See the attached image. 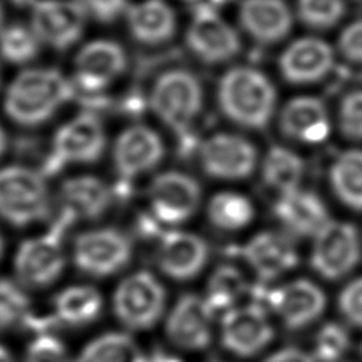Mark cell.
Instances as JSON below:
<instances>
[{
  "label": "cell",
  "instance_id": "d6986e66",
  "mask_svg": "<svg viewBox=\"0 0 362 362\" xmlns=\"http://www.w3.org/2000/svg\"><path fill=\"white\" fill-rule=\"evenodd\" d=\"M243 257L262 281H274L299 264L293 237L275 230L261 232L251 238L245 245Z\"/></svg>",
  "mask_w": 362,
  "mask_h": 362
},
{
  "label": "cell",
  "instance_id": "277c9868",
  "mask_svg": "<svg viewBox=\"0 0 362 362\" xmlns=\"http://www.w3.org/2000/svg\"><path fill=\"white\" fill-rule=\"evenodd\" d=\"M257 305L270 310L288 329H303L320 318L326 308V294L318 284L299 278L280 286L251 289Z\"/></svg>",
  "mask_w": 362,
  "mask_h": 362
},
{
  "label": "cell",
  "instance_id": "603a6c76",
  "mask_svg": "<svg viewBox=\"0 0 362 362\" xmlns=\"http://www.w3.org/2000/svg\"><path fill=\"white\" fill-rule=\"evenodd\" d=\"M238 18L245 32L264 45L283 40L293 28V13L284 0H243Z\"/></svg>",
  "mask_w": 362,
  "mask_h": 362
},
{
  "label": "cell",
  "instance_id": "9c48e42d",
  "mask_svg": "<svg viewBox=\"0 0 362 362\" xmlns=\"http://www.w3.org/2000/svg\"><path fill=\"white\" fill-rule=\"evenodd\" d=\"M148 199L159 223L178 226L196 215L202 200V187L186 173L164 172L151 181Z\"/></svg>",
  "mask_w": 362,
  "mask_h": 362
},
{
  "label": "cell",
  "instance_id": "e575fe53",
  "mask_svg": "<svg viewBox=\"0 0 362 362\" xmlns=\"http://www.w3.org/2000/svg\"><path fill=\"white\" fill-rule=\"evenodd\" d=\"M297 15L313 29H331L345 15V0H299Z\"/></svg>",
  "mask_w": 362,
  "mask_h": 362
},
{
  "label": "cell",
  "instance_id": "d6a6232c",
  "mask_svg": "<svg viewBox=\"0 0 362 362\" xmlns=\"http://www.w3.org/2000/svg\"><path fill=\"white\" fill-rule=\"evenodd\" d=\"M42 42L25 24H8L0 30V56L10 64H28L40 53Z\"/></svg>",
  "mask_w": 362,
  "mask_h": 362
},
{
  "label": "cell",
  "instance_id": "ba28073f",
  "mask_svg": "<svg viewBox=\"0 0 362 362\" xmlns=\"http://www.w3.org/2000/svg\"><path fill=\"white\" fill-rule=\"evenodd\" d=\"M132 257V243L116 229H95L81 234L74 245V262L83 274L110 276L124 269Z\"/></svg>",
  "mask_w": 362,
  "mask_h": 362
},
{
  "label": "cell",
  "instance_id": "d590c367",
  "mask_svg": "<svg viewBox=\"0 0 362 362\" xmlns=\"http://www.w3.org/2000/svg\"><path fill=\"white\" fill-rule=\"evenodd\" d=\"M30 300L16 283L0 280V327H11L29 321Z\"/></svg>",
  "mask_w": 362,
  "mask_h": 362
},
{
  "label": "cell",
  "instance_id": "7dc6e473",
  "mask_svg": "<svg viewBox=\"0 0 362 362\" xmlns=\"http://www.w3.org/2000/svg\"><path fill=\"white\" fill-rule=\"evenodd\" d=\"M2 251H4V243H2V237H0V256H2Z\"/></svg>",
  "mask_w": 362,
  "mask_h": 362
},
{
  "label": "cell",
  "instance_id": "60d3db41",
  "mask_svg": "<svg viewBox=\"0 0 362 362\" xmlns=\"http://www.w3.org/2000/svg\"><path fill=\"white\" fill-rule=\"evenodd\" d=\"M341 56L354 64H362V19L346 25L339 38Z\"/></svg>",
  "mask_w": 362,
  "mask_h": 362
},
{
  "label": "cell",
  "instance_id": "bcb514c9",
  "mask_svg": "<svg viewBox=\"0 0 362 362\" xmlns=\"http://www.w3.org/2000/svg\"><path fill=\"white\" fill-rule=\"evenodd\" d=\"M2 28H4V8L2 5H0V30H2Z\"/></svg>",
  "mask_w": 362,
  "mask_h": 362
},
{
  "label": "cell",
  "instance_id": "6da1fadb",
  "mask_svg": "<svg viewBox=\"0 0 362 362\" xmlns=\"http://www.w3.org/2000/svg\"><path fill=\"white\" fill-rule=\"evenodd\" d=\"M74 95L70 81L56 69H28L6 89L4 108L21 126H40Z\"/></svg>",
  "mask_w": 362,
  "mask_h": 362
},
{
  "label": "cell",
  "instance_id": "3957f363",
  "mask_svg": "<svg viewBox=\"0 0 362 362\" xmlns=\"http://www.w3.org/2000/svg\"><path fill=\"white\" fill-rule=\"evenodd\" d=\"M49 215V191L42 173L23 165L0 170V218L18 228Z\"/></svg>",
  "mask_w": 362,
  "mask_h": 362
},
{
  "label": "cell",
  "instance_id": "44dd1931",
  "mask_svg": "<svg viewBox=\"0 0 362 362\" xmlns=\"http://www.w3.org/2000/svg\"><path fill=\"white\" fill-rule=\"evenodd\" d=\"M274 213L291 237H315L331 221L321 197L300 187L281 194L274 206Z\"/></svg>",
  "mask_w": 362,
  "mask_h": 362
},
{
  "label": "cell",
  "instance_id": "f546056e",
  "mask_svg": "<svg viewBox=\"0 0 362 362\" xmlns=\"http://www.w3.org/2000/svg\"><path fill=\"white\" fill-rule=\"evenodd\" d=\"M255 206L248 197L237 192H219L209 204V219L218 229L240 230L253 221Z\"/></svg>",
  "mask_w": 362,
  "mask_h": 362
},
{
  "label": "cell",
  "instance_id": "1f68e13d",
  "mask_svg": "<svg viewBox=\"0 0 362 362\" xmlns=\"http://www.w3.org/2000/svg\"><path fill=\"white\" fill-rule=\"evenodd\" d=\"M248 291V284L242 272L234 266L218 267L209 281L205 300L215 312H229Z\"/></svg>",
  "mask_w": 362,
  "mask_h": 362
},
{
  "label": "cell",
  "instance_id": "30bf717a",
  "mask_svg": "<svg viewBox=\"0 0 362 362\" xmlns=\"http://www.w3.org/2000/svg\"><path fill=\"white\" fill-rule=\"evenodd\" d=\"M186 43L192 54L206 64L228 62L242 49L237 30L211 6H199L196 10L186 30Z\"/></svg>",
  "mask_w": 362,
  "mask_h": 362
},
{
  "label": "cell",
  "instance_id": "cb8c5ba5",
  "mask_svg": "<svg viewBox=\"0 0 362 362\" xmlns=\"http://www.w3.org/2000/svg\"><path fill=\"white\" fill-rule=\"evenodd\" d=\"M280 129L289 139L321 144L331 132L327 110L316 97H297L284 105L280 115Z\"/></svg>",
  "mask_w": 362,
  "mask_h": 362
},
{
  "label": "cell",
  "instance_id": "2e32d148",
  "mask_svg": "<svg viewBox=\"0 0 362 362\" xmlns=\"http://www.w3.org/2000/svg\"><path fill=\"white\" fill-rule=\"evenodd\" d=\"M107 145L105 129L94 115L83 113L69 121L54 135V164H90L102 158Z\"/></svg>",
  "mask_w": 362,
  "mask_h": 362
},
{
  "label": "cell",
  "instance_id": "d4e9b609",
  "mask_svg": "<svg viewBox=\"0 0 362 362\" xmlns=\"http://www.w3.org/2000/svg\"><path fill=\"white\" fill-rule=\"evenodd\" d=\"M129 32L141 45L158 47L172 40L177 30V16L165 0H141L127 6Z\"/></svg>",
  "mask_w": 362,
  "mask_h": 362
},
{
  "label": "cell",
  "instance_id": "83f0119b",
  "mask_svg": "<svg viewBox=\"0 0 362 362\" xmlns=\"http://www.w3.org/2000/svg\"><path fill=\"white\" fill-rule=\"evenodd\" d=\"M332 191L346 209L362 211V150H348L329 170Z\"/></svg>",
  "mask_w": 362,
  "mask_h": 362
},
{
  "label": "cell",
  "instance_id": "9a60e30c",
  "mask_svg": "<svg viewBox=\"0 0 362 362\" xmlns=\"http://www.w3.org/2000/svg\"><path fill=\"white\" fill-rule=\"evenodd\" d=\"M61 238L51 230L48 235L30 238L19 247L15 259L19 281L29 288H45L61 276L66 266Z\"/></svg>",
  "mask_w": 362,
  "mask_h": 362
},
{
  "label": "cell",
  "instance_id": "7a4b0ae2",
  "mask_svg": "<svg viewBox=\"0 0 362 362\" xmlns=\"http://www.w3.org/2000/svg\"><path fill=\"white\" fill-rule=\"evenodd\" d=\"M221 112L235 124L261 131L274 116L276 90L259 70L234 67L223 75L218 86Z\"/></svg>",
  "mask_w": 362,
  "mask_h": 362
},
{
  "label": "cell",
  "instance_id": "8d00e7d4",
  "mask_svg": "<svg viewBox=\"0 0 362 362\" xmlns=\"http://www.w3.org/2000/svg\"><path fill=\"white\" fill-rule=\"evenodd\" d=\"M339 126L344 137L362 140V90L348 93L340 103Z\"/></svg>",
  "mask_w": 362,
  "mask_h": 362
},
{
  "label": "cell",
  "instance_id": "c3c4849f",
  "mask_svg": "<svg viewBox=\"0 0 362 362\" xmlns=\"http://www.w3.org/2000/svg\"><path fill=\"white\" fill-rule=\"evenodd\" d=\"M187 2H199V0H187Z\"/></svg>",
  "mask_w": 362,
  "mask_h": 362
},
{
  "label": "cell",
  "instance_id": "5b68a950",
  "mask_svg": "<svg viewBox=\"0 0 362 362\" xmlns=\"http://www.w3.org/2000/svg\"><path fill=\"white\" fill-rule=\"evenodd\" d=\"M150 103L165 126L185 132L202 110L204 90L200 81L187 70H169L154 83Z\"/></svg>",
  "mask_w": 362,
  "mask_h": 362
},
{
  "label": "cell",
  "instance_id": "4dcf8cb0",
  "mask_svg": "<svg viewBox=\"0 0 362 362\" xmlns=\"http://www.w3.org/2000/svg\"><path fill=\"white\" fill-rule=\"evenodd\" d=\"M75 362H146V358L129 335L112 332L90 341Z\"/></svg>",
  "mask_w": 362,
  "mask_h": 362
},
{
  "label": "cell",
  "instance_id": "b9f144b4",
  "mask_svg": "<svg viewBox=\"0 0 362 362\" xmlns=\"http://www.w3.org/2000/svg\"><path fill=\"white\" fill-rule=\"evenodd\" d=\"M264 362H316L312 354L305 353L299 348H283L269 356Z\"/></svg>",
  "mask_w": 362,
  "mask_h": 362
},
{
  "label": "cell",
  "instance_id": "4316f807",
  "mask_svg": "<svg viewBox=\"0 0 362 362\" xmlns=\"http://www.w3.org/2000/svg\"><path fill=\"white\" fill-rule=\"evenodd\" d=\"M54 312L64 325L83 327L94 322L102 312V296L93 286H70L54 299Z\"/></svg>",
  "mask_w": 362,
  "mask_h": 362
},
{
  "label": "cell",
  "instance_id": "e0dca14e",
  "mask_svg": "<svg viewBox=\"0 0 362 362\" xmlns=\"http://www.w3.org/2000/svg\"><path fill=\"white\" fill-rule=\"evenodd\" d=\"M213 316L215 312L204 297L196 294L180 297L167 320V337L183 350H205L211 341Z\"/></svg>",
  "mask_w": 362,
  "mask_h": 362
},
{
  "label": "cell",
  "instance_id": "7bdbcfd3",
  "mask_svg": "<svg viewBox=\"0 0 362 362\" xmlns=\"http://www.w3.org/2000/svg\"><path fill=\"white\" fill-rule=\"evenodd\" d=\"M146 362H181L178 358L170 356V354L165 353H154L153 356L146 358Z\"/></svg>",
  "mask_w": 362,
  "mask_h": 362
},
{
  "label": "cell",
  "instance_id": "7402d4cb",
  "mask_svg": "<svg viewBox=\"0 0 362 362\" xmlns=\"http://www.w3.org/2000/svg\"><path fill=\"white\" fill-rule=\"evenodd\" d=\"M334 66V51L320 38H300L280 57L283 78L293 85H307L325 78Z\"/></svg>",
  "mask_w": 362,
  "mask_h": 362
},
{
  "label": "cell",
  "instance_id": "ac0fdd59",
  "mask_svg": "<svg viewBox=\"0 0 362 362\" xmlns=\"http://www.w3.org/2000/svg\"><path fill=\"white\" fill-rule=\"evenodd\" d=\"M164 153V141L156 131L148 126H132L116 140L113 163L121 177L134 178L153 170L163 160Z\"/></svg>",
  "mask_w": 362,
  "mask_h": 362
},
{
  "label": "cell",
  "instance_id": "f35d334b",
  "mask_svg": "<svg viewBox=\"0 0 362 362\" xmlns=\"http://www.w3.org/2000/svg\"><path fill=\"white\" fill-rule=\"evenodd\" d=\"M25 362H70L67 348L51 335H40L25 353Z\"/></svg>",
  "mask_w": 362,
  "mask_h": 362
},
{
  "label": "cell",
  "instance_id": "484cf974",
  "mask_svg": "<svg viewBox=\"0 0 362 362\" xmlns=\"http://www.w3.org/2000/svg\"><path fill=\"white\" fill-rule=\"evenodd\" d=\"M62 215L72 219H97L112 204V192L95 177H75L61 187Z\"/></svg>",
  "mask_w": 362,
  "mask_h": 362
},
{
  "label": "cell",
  "instance_id": "f6af8a7d",
  "mask_svg": "<svg viewBox=\"0 0 362 362\" xmlns=\"http://www.w3.org/2000/svg\"><path fill=\"white\" fill-rule=\"evenodd\" d=\"M6 150V134L2 129V126H0V156L5 153Z\"/></svg>",
  "mask_w": 362,
  "mask_h": 362
},
{
  "label": "cell",
  "instance_id": "8fae6325",
  "mask_svg": "<svg viewBox=\"0 0 362 362\" xmlns=\"http://www.w3.org/2000/svg\"><path fill=\"white\" fill-rule=\"evenodd\" d=\"M86 18V11L76 0H38L32 6L30 28L42 43L67 49L81 38Z\"/></svg>",
  "mask_w": 362,
  "mask_h": 362
},
{
  "label": "cell",
  "instance_id": "836d02e7",
  "mask_svg": "<svg viewBox=\"0 0 362 362\" xmlns=\"http://www.w3.org/2000/svg\"><path fill=\"white\" fill-rule=\"evenodd\" d=\"M350 348V335L339 322H326L313 341V358L316 362H344Z\"/></svg>",
  "mask_w": 362,
  "mask_h": 362
},
{
  "label": "cell",
  "instance_id": "5bb4252c",
  "mask_svg": "<svg viewBox=\"0 0 362 362\" xmlns=\"http://www.w3.org/2000/svg\"><path fill=\"white\" fill-rule=\"evenodd\" d=\"M127 54L113 40H95L85 45L75 57V81L86 93L107 89L124 74Z\"/></svg>",
  "mask_w": 362,
  "mask_h": 362
},
{
  "label": "cell",
  "instance_id": "ee69618b",
  "mask_svg": "<svg viewBox=\"0 0 362 362\" xmlns=\"http://www.w3.org/2000/svg\"><path fill=\"white\" fill-rule=\"evenodd\" d=\"M0 362H15L13 356L10 354V351L0 345Z\"/></svg>",
  "mask_w": 362,
  "mask_h": 362
},
{
  "label": "cell",
  "instance_id": "8992f818",
  "mask_svg": "<svg viewBox=\"0 0 362 362\" xmlns=\"http://www.w3.org/2000/svg\"><path fill=\"white\" fill-rule=\"evenodd\" d=\"M361 253L358 229L351 223L331 219L313 237L310 264L325 280L337 281L356 269Z\"/></svg>",
  "mask_w": 362,
  "mask_h": 362
},
{
  "label": "cell",
  "instance_id": "ab89813d",
  "mask_svg": "<svg viewBox=\"0 0 362 362\" xmlns=\"http://www.w3.org/2000/svg\"><path fill=\"white\" fill-rule=\"evenodd\" d=\"M88 16L99 23H112L127 10V0H76Z\"/></svg>",
  "mask_w": 362,
  "mask_h": 362
},
{
  "label": "cell",
  "instance_id": "ffe728a7",
  "mask_svg": "<svg viewBox=\"0 0 362 362\" xmlns=\"http://www.w3.org/2000/svg\"><path fill=\"white\" fill-rule=\"evenodd\" d=\"M209 245L189 232H165L160 235L158 264L167 276L178 281L196 278L209 261Z\"/></svg>",
  "mask_w": 362,
  "mask_h": 362
},
{
  "label": "cell",
  "instance_id": "52a82bcc",
  "mask_svg": "<svg viewBox=\"0 0 362 362\" xmlns=\"http://www.w3.org/2000/svg\"><path fill=\"white\" fill-rule=\"evenodd\" d=\"M113 308L122 325L134 331H145L159 321L165 308V291L150 272H137L116 289Z\"/></svg>",
  "mask_w": 362,
  "mask_h": 362
},
{
  "label": "cell",
  "instance_id": "74e56055",
  "mask_svg": "<svg viewBox=\"0 0 362 362\" xmlns=\"http://www.w3.org/2000/svg\"><path fill=\"white\" fill-rule=\"evenodd\" d=\"M339 310L346 322L362 329V276L354 278L340 291Z\"/></svg>",
  "mask_w": 362,
  "mask_h": 362
},
{
  "label": "cell",
  "instance_id": "7c38bea8",
  "mask_svg": "<svg viewBox=\"0 0 362 362\" xmlns=\"http://www.w3.org/2000/svg\"><path fill=\"white\" fill-rule=\"evenodd\" d=\"M206 175L219 180H243L253 175L257 151L250 140L235 134H215L199 151Z\"/></svg>",
  "mask_w": 362,
  "mask_h": 362
},
{
  "label": "cell",
  "instance_id": "4fadbf2b",
  "mask_svg": "<svg viewBox=\"0 0 362 362\" xmlns=\"http://www.w3.org/2000/svg\"><path fill=\"white\" fill-rule=\"evenodd\" d=\"M274 326L267 316V310L250 303L234 307L226 312L221 321L223 345L237 356L251 358L267 348L274 340Z\"/></svg>",
  "mask_w": 362,
  "mask_h": 362
},
{
  "label": "cell",
  "instance_id": "f1b7e54d",
  "mask_svg": "<svg viewBox=\"0 0 362 362\" xmlns=\"http://www.w3.org/2000/svg\"><path fill=\"white\" fill-rule=\"evenodd\" d=\"M303 173H305V164L302 158L288 148L272 146L264 158V183L280 194L297 189Z\"/></svg>",
  "mask_w": 362,
  "mask_h": 362
}]
</instances>
